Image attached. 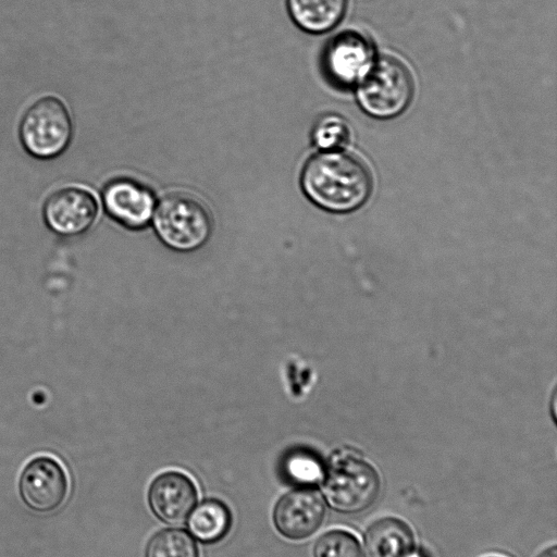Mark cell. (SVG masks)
I'll return each mask as SVG.
<instances>
[{
    "label": "cell",
    "mask_w": 557,
    "mask_h": 557,
    "mask_svg": "<svg viewBox=\"0 0 557 557\" xmlns=\"http://www.w3.org/2000/svg\"><path fill=\"white\" fill-rule=\"evenodd\" d=\"M300 182L304 193L314 205L338 213L360 208L373 187L368 165L343 150L313 154L302 169Z\"/></svg>",
    "instance_id": "cell-1"
},
{
    "label": "cell",
    "mask_w": 557,
    "mask_h": 557,
    "mask_svg": "<svg viewBox=\"0 0 557 557\" xmlns=\"http://www.w3.org/2000/svg\"><path fill=\"white\" fill-rule=\"evenodd\" d=\"M18 137L25 151L36 159L61 156L73 137V122L64 102L54 96L37 99L20 121Z\"/></svg>",
    "instance_id": "cell-5"
},
{
    "label": "cell",
    "mask_w": 557,
    "mask_h": 557,
    "mask_svg": "<svg viewBox=\"0 0 557 557\" xmlns=\"http://www.w3.org/2000/svg\"><path fill=\"white\" fill-rule=\"evenodd\" d=\"M375 61L369 38L357 30L336 34L322 53V69L327 81L337 88L357 85Z\"/></svg>",
    "instance_id": "cell-6"
},
{
    "label": "cell",
    "mask_w": 557,
    "mask_h": 557,
    "mask_svg": "<svg viewBox=\"0 0 557 557\" xmlns=\"http://www.w3.org/2000/svg\"><path fill=\"white\" fill-rule=\"evenodd\" d=\"M99 206L92 193L81 186H65L52 191L44 201L46 226L62 238L85 234L95 224Z\"/></svg>",
    "instance_id": "cell-8"
},
{
    "label": "cell",
    "mask_w": 557,
    "mask_h": 557,
    "mask_svg": "<svg viewBox=\"0 0 557 557\" xmlns=\"http://www.w3.org/2000/svg\"><path fill=\"white\" fill-rule=\"evenodd\" d=\"M293 21L305 32L323 34L343 18L346 0H287Z\"/></svg>",
    "instance_id": "cell-13"
},
{
    "label": "cell",
    "mask_w": 557,
    "mask_h": 557,
    "mask_svg": "<svg viewBox=\"0 0 557 557\" xmlns=\"http://www.w3.org/2000/svg\"><path fill=\"white\" fill-rule=\"evenodd\" d=\"M153 224L161 240L181 251L201 247L212 233V218L207 206L186 193L164 196L154 208Z\"/></svg>",
    "instance_id": "cell-4"
},
{
    "label": "cell",
    "mask_w": 557,
    "mask_h": 557,
    "mask_svg": "<svg viewBox=\"0 0 557 557\" xmlns=\"http://www.w3.org/2000/svg\"><path fill=\"white\" fill-rule=\"evenodd\" d=\"M148 502L153 513L163 522L178 524L185 521L197 503L194 482L178 471L159 474L150 484Z\"/></svg>",
    "instance_id": "cell-10"
},
{
    "label": "cell",
    "mask_w": 557,
    "mask_h": 557,
    "mask_svg": "<svg viewBox=\"0 0 557 557\" xmlns=\"http://www.w3.org/2000/svg\"><path fill=\"white\" fill-rule=\"evenodd\" d=\"M323 475V496L329 506L341 513L367 510L381 492V478L376 469L354 455L337 456Z\"/></svg>",
    "instance_id": "cell-3"
},
{
    "label": "cell",
    "mask_w": 557,
    "mask_h": 557,
    "mask_svg": "<svg viewBox=\"0 0 557 557\" xmlns=\"http://www.w3.org/2000/svg\"><path fill=\"white\" fill-rule=\"evenodd\" d=\"M413 545L411 528L396 517L373 521L363 535L364 557H409Z\"/></svg>",
    "instance_id": "cell-12"
},
{
    "label": "cell",
    "mask_w": 557,
    "mask_h": 557,
    "mask_svg": "<svg viewBox=\"0 0 557 557\" xmlns=\"http://www.w3.org/2000/svg\"><path fill=\"white\" fill-rule=\"evenodd\" d=\"M351 139V128L348 121L335 113L319 117L312 128V141L321 149L342 150Z\"/></svg>",
    "instance_id": "cell-16"
},
{
    "label": "cell",
    "mask_w": 557,
    "mask_h": 557,
    "mask_svg": "<svg viewBox=\"0 0 557 557\" xmlns=\"http://www.w3.org/2000/svg\"><path fill=\"white\" fill-rule=\"evenodd\" d=\"M537 557H557V547L553 545L544 549Z\"/></svg>",
    "instance_id": "cell-19"
},
{
    "label": "cell",
    "mask_w": 557,
    "mask_h": 557,
    "mask_svg": "<svg viewBox=\"0 0 557 557\" xmlns=\"http://www.w3.org/2000/svg\"><path fill=\"white\" fill-rule=\"evenodd\" d=\"M409 557H424V556H422V555H420V554H413V555H411V556H409Z\"/></svg>",
    "instance_id": "cell-20"
},
{
    "label": "cell",
    "mask_w": 557,
    "mask_h": 557,
    "mask_svg": "<svg viewBox=\"0 0 557 557\" xmlns=\"http://www.w3.org/2000/svg\"><path fill=\"white\" fill-rule=\"evenodd\" d=\"M187 524L196 539L203 543H213L227 533L231 527V513L223 503L209 499L191 510Z\"/></svg>",
    "instance_id": "cell-14"
},
{
    "label": "cell",
    "mask_w": 557,
    "mask_h": 557,
    "mask_svg": "<svg viewBox=\"0 0 557 557\" xmlns=\"http://www.w3.org/2000/svg\"><path fill=\"white\" fill-rule=\"evenodd\" d=\"M282 472L287 481L297 485H312L323 476L320 459L310 451L295 450L282 462Z\"/></svg>",
    "instance_id": "cell-17"
},
{
    "label": "cell",
    "mask_w": 557,
    "mask_h": 557,
    "mask_svg": "<svg viewBox=\"0 0 557 557\" xmlns=\"http://www.w3.org/2000/svg\"><path fill=\"white\" fill-rule=\"evenodd\" d=\"M146 557H199L198 547L186 531L164 529L148 542Z\"/></svg>",
    "instance_id": "cell-15"
},
{
    "label": "cell",
    "mask_w": 557,
    "mask_h": 557,
    "mask_svg": "<svg viewBox=\"0 0 557 557\" xmlns=\"http://www.w3.org/2000/svg\"><path fill=\"white\" fill-rule=\"evenodd\" d=\"M70 490L69 476L55 458L39 455L32 458L18 478V494L30 510L49 513L59 509Z\"/></svg>",
    "instance_id": "cell-7"
},
{
    "label": "cell",
    "mask_w": 557,
    "mask_h": 557,
    "mask_svg": "<svg viewBox=\"0 0 557 557\" xmlns=\"http://www.w3.org/2000/svg\"><path fill=\"white\" fill-rule=\"evenodd\" d=\"M106 211L125 226H145L153 215L152 193L144 185L127 178L109 182L102 191Z\"/></svg>",
    "instance_id": "cell-11"
},
{
    "label": "cell",
    "mask_w": 557,
    "mask_h": 557,
    "mask_svg": "<svg viewBox=\"0 0 557 557\" xmlns=\"http://www.w3.org/2000/svg\"><path fill=\"white\" fill-rule=\"evenodd\" d=\"M324 517V502L311 487L289 491L278 499L273 511L277 531L290 540L311 536L322 525Z\"/></svg>",
    "instance_id": "cell-9"
},
{
    "label": "cell",
    "mask_w": 557,
    "mask_h": 557,
    "mask_svg": "<svg viewBox=\"0 0 557 557\" xmlns=\"http://www.w3.org/2000/svg\"><path fill=\"white\" fill-rule=\"evenodd\" d=\"M414 84L408 67L394 57L375 59L357 84L359 107L370 116L388 120L401 114L413 97Z\"/></svg>",
    "instance_id": "cell-2"
},
{
    "label": "cell",
    "mask_w": 557,
    "mask_h": 557,
    "mask_svg": "<svg viewBox=\"0 0 557 557\" xmlns=\"http://www.w3.org/2000/svg\"><path fill=\"white\" fill-rule=\"evenodd\" d=\"M313 557H361L358 539L346 530H331L314 543Z\"/></svg>",
    "instance_id": "cell-18"
}]
</instances>
